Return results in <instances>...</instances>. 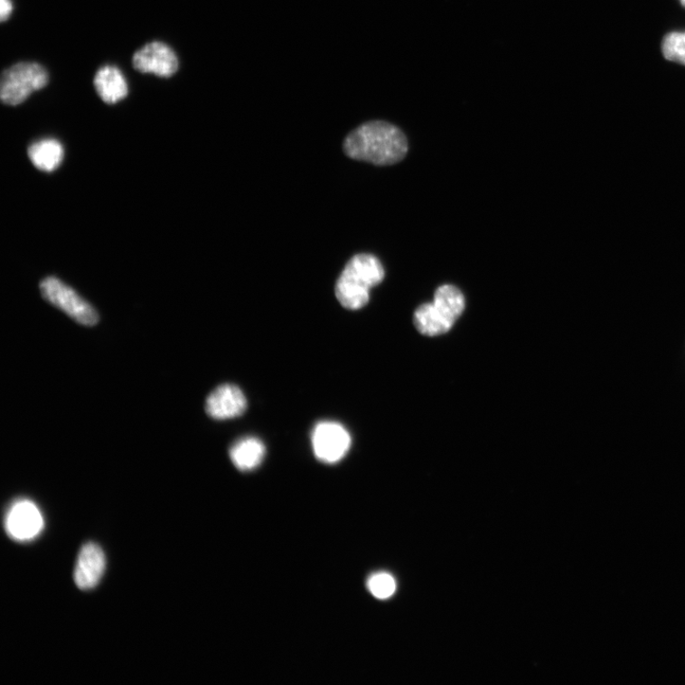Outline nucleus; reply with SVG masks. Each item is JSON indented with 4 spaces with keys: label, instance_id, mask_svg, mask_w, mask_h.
<instances>
[{
    "label": "nucleus",
    "instance_id": "f257e3e1",
    "mask_svg": "<svg viewBox=\"0 0 685 685\" xmlns=\"http://www.w3.org/2000/svg\"><path fill=\"white\" fill-rule=\"evenodd\" d=\"M404 133L386 121H370L352 131L344 141L345 154L378 166L399 164L407 155Z\"/></svg>",
    "mask_w": 685,
    "mask_h": 685
},
{
    "label": "nucleus",
    "instance_id": "f03ea898",
    "mask_svg": "<svg viewBox=\"0 0 685 685\" xmlns=\"http://www.w3.org/2000/svg\"><path fill=\"white\" fill-rule=\"evenodd\" d=\"M385 277L382 263L376 257L361 254L353 257L346 265L335 286V295L344 308L356 311L370 301L371 288Z\"/></svg>",
    "mask_w": 685,
    "mask_h": 685
},
{
    "label": "nucleus",
    "instance_id": "7ed1b4c3",
    "mask_svg": "<svg viewBox=\"0 0 685 685\" xmlns=\"http://www.w3.org/2000/svg\"><path fill=\"white\" fill-rule=\"evenodd\" d=\"M47 70L38 63L21 62L4 71L0 83V97L7 105H19L32 93L48 84Z\"/></svg>",
    "mask_w": 685,
    "mask_h": 685
},
{
    "label": "nucleus",
    "instance_id": "20e7f679",
    "mask_svg": "<svg viewBox=\"0 0 685 685\" xmlns=\"http://www.w3.org/2000/svg\"><path fill=\"white\" fill-rule=\"evenodd\" d=\"M40 287L46 301L78 323L94 326L99 322V314L93 306L60 279L47 277L42 281Z\"/></svg>",
    "mask_w": 685,
    "mask_h": 685
},
{
    "label": "nucleus",
    "instance_id": "39448f33",
    "mask_svg": "<svg viewBox=\"0 0 685 685\" xmlns=\"http://www.w3.org/2000/svg\"><path fill=\"white\" fill-rule=\"evenodd\" d=\"M5 527L10 538L17 542H29L37 538L44 529L43 515L33 502L22 499L11 504Z\"/></svg>",
    "mask_w": 685,
    "mask_h": 685
},
{
    "label": "nucleus",
    "instance_id": "423d86ee",
    "mask_svg": "<svg viewBox=\"0 0 685 685\" xmlns=\"http://www.w3.org/2000/svg\"><path fill=\"white\" fill-rule=\"evenodd\" d=\"M315 457L324 464H336L349 453L352 438L349 431L336 422L317 424L312 436Z\"/></svg>",
    "mask_w": 685,
    "mask_h": 685
},
{
    "label": "nucleus",
    "instance_id": "0eeeda50",
    "mask_svg": "<svg viewBox=\"0 0 685 685\" xmlns=\"http://www.w3.org/2000/svg\"><path fill=\"white\" fill-rule=\"evenodd\" d=\"M133 64L141 73H153L160 78H170L178 70L175 52L167 44L151 42L135 53Z\"/></svg>",
    "mask_w": 685,
    "mask_h": 685
},
{
    "label": "nucleus",
    "instance_id": "6e6552de",
    "mask_svg": "<svg viewBox=\"0 0 685 685\" xmlns=\"http://www.w3.org/2000/svg\"><path fill=\"white\" fill-rule=\"evenodd\" d=\"M247 404L246 396L239 387L225 384L208 396L206 411L212 419L228 420L241 417Z\"/></svg>",
    "mask_w": 685,
    "mask_h": 685
},
{
    "label": "nucleus",
    "instance_id": "1a4fd4ad",
    "mask_svg": "<svg viewBox=\"0 0 685 685\" xmlns=\"http://www.w3.org/2000/svg\"><path fill=\"white\" fill-rule=\"evenodd\" d=\"M106 568V558L101 548L95 543L86 544L80 550L75 570V583L79 588L96 587Z\"/></svg>",
    "mask_w": 685,
    "mask_h": 685
},
{
    "label": "nucleus",
    "instance_id": "9d476101",
    "mask_svg": "<svg viewBox=\"0 0 685 685\" xmlns=\"http://www.w3.org/2000/svg\"><path fill=\"white\" fill-rule=\"evenodd\" d=\"M99 96L107 104H116L127 97L129 89L121 71L113 66L99 70L95 80Z\"/></svg>",
    "mask_w": 685,
    "mask_h": 685
},
{
    "label": "nucleus",
    "instance_id": "9b49d317",
    "mask_svg": "<svg viewBox=\"0 0 685 685\" xmlns=\"http://www.w3.org/2000/svg\"><path fill=\"white\" fill-rule=\"evenodd\" d=\"M266 455V446L256 437H245L234 443L230 450V456L234 466L240 472L256 470Z\"/></svg>",
    "mask_w": 685,
    "mask_h": 685
},
{
    "label": "nucleus",
    "instance_id": "f8f14e48",
    "mask_svg": "<svg viewBox=\"0 0 685 685\" xmlns=\"http://www.w3.org/2000/svg\"><path fill=\"white\" fill-rule=\"evenodd\" d=\"M455 323L434 302L421 305L414 314V324L422 334L427 336L445 334L454 327Z\"/></svg>",
    "mask_w": 685,
    "mask_h": 685
},
{
    "label": "nucleus",
    "instance_id": "ddd939ff",
    "mask_svg": "<svg viewBox=\"0 0 685 685\" xmlns=\"http://www.w3.org/2000/svg\"><path fill=\"white\" fill-rule=\"evenodd\" d=\"M28 155L35 168L51 173L61 164L64 151L58 140L44 139L33 143L28 150Z\"/></svg>",
    "mask_w": 685,
    "mask_h": 685
},
{
    "label": "nucleus",
    "instance_id": "4468645a",
    "mask_svg": "<svg viewBox=\"0 0 685 685\" xmlns=\"http://www.w3.org/2000/svg\"><path fill=\"white\" fill-rule=\"evenodd\" d=\"M435 305L449 318L457 320L464 311V296L458 287L443 285L437 288L434 299Z\"/></svg>",
    "mask_w": 685,
    "mask_h": 685
},
{
    "label": "nucleus",
    "instance_id": "2eb2a0df",
    "mask_svg": "<svg viewBox=\"0 0 685 685\" xmlns=\"http://www.w3.org/2000/svg\"><path fill=\"white\" fill-rule=\"evenodd\" d=\"M662 51L667 61L685 65V33L675 32L666 34Z\"/></svg>",
    "mask_w": 685,
    "mask_h": 685
},
{
    "label": "nucleus",
    "instance_id": "dca6fc26",
    "mask_svg": "<svg viewBox=\"0 0 685 685\" xmlns=\"http://www.w3.org/2000/svg\"><path fill=\"white\" fill-rule=\"evenodd\" d=\"M368 588L375 598L387 600L395 593L396 582L387 572L375 573L368 581Z\"/></svg>",
    "mask_w": 685,
    "mask_h": 685
},
{
    "label": "nucleus",
    "instance_id": "f3484780",
    "mask_svg": "<svg viewBox=\"0 0 685 685\" xmlns=\"http://www.w3.org/2000/svg\"><path fill=\"white\" fill-rule=\"evenodd\" d=\"M12 11L13 5L11 0H0V17H2L3 23L9 19Z\"/></svg>",
    "mask_w": 685,
    "mask_h": 685
},
{
    "label": "nucleus",
    "instance_id": "a211bd4d",
    "mask_svg": "<svg viewBox=\"0 0 685 685\" xmlns=\"http://www.w3.org/2000/svg\"><path fill=\"white\" fill-rule=\"evenodd\" d=\"M680 4L683 7H685V0H680Z\"/></svg>",
    "mask_w": 685,
    "mask_h": 685
}]
</instances>
